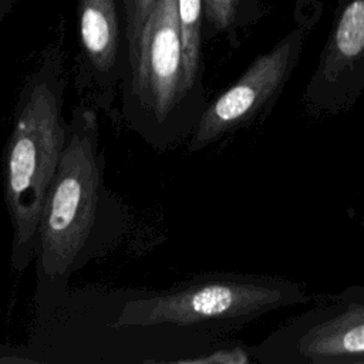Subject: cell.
<instances>
[{
  "instance_id": "obj_3",
  "label": "cell",
  "mask_w": 364,
  "mask_h": 364,
  "mask_svg": "<svg viewBox=\"0 0 364 364\" xmlns=\"http://www.w3.org/2000/svg\"><path fill=\"white\" fill-rule=\"evenodd\" d=\"M310 300L304 283L283 276L212 272L128 300L112 327L176 326L218 340L272 311Z\"/></svg>"
},
{
  "instance_id": "obj_11",
  "label": "cell",
  "mask_w": 364,
  "mask_h": 364,
  "mask_svg": "<svg viewBox=\"0 0 364 364\" xmlns=\"http://www.w3.org/2000/svg\"><path fill=\"white\" fill-rule=\"evenodd\" d=\"M155 0H124L127 48L135 46Z\"/></svg>"
},
{
  "instance_id": "obj_1",
  "label": "cell",
  "mask_w": 364,
  "mask_h": 364,
  "mask_svg": "<svg viewBox=\"0 0 364 364\" xmlns=\"http://www.w3.org/2000/svg\"><path fill=\"white\" fill-rule=\"evenodd\" d=\"M105 158L97 112L78 104L68 119L64 151L44 199L36 245V304L57 307L68 282L97 253L108 222Z\"/></svg>"
},
{
  "instance_id": "obj_4",
  "label": "cell",
  "mask_w": 364,
  "mask_h": 364,
  "mask_svg": "<svg viewBox=\"0 0 364 364\" xmlns=\"http://www.w3.org/2000/svg\"><path fill=\"white\" fill-rule=\"evenodd\" d=\"M127 63L119 114L128 128L156 151L188 139L206 105L185 84L176 0H155Z\"/></svg>"
},
{
  "instance_id": "obj_13",
  "label": "cell",
  "mask_w": 364,
  "mask_h": 364,
  "mask_svg": "<svg viewBox=\"0 0 364 364\" xmlns=\"http://www.w3.org/2000/svg\"><path fill=\"white\" fill-rule=\"evenodd\" d=\"M361 225H363V226H364V220H363V222H361Z\"/></svg>"
},
{
  "instance_id": "obj_8",
  "label": "cell",
  "mask_w": 364,
  "mask_h": 364,
  "mask_svg": "<svg viewBox=\"0 0 364 364\" xmlns=\"http://www.w3.org/2000/svg\"><path fill=\"white\" fill-rule=\"evenodd\" d=\"M80 38L91 70L85 88L88 101L108 112L115 100L119 48L118 18L114 0H81Z\"/></svg>"
},
{
  "instance_id": "obj_7",
  "label": "cell",
  "mask_w": 364,
  "mask_h": 364,
  "mask_svg": "<svg viewBox=\"0 0 364 364\" xmlns=\"http://www.w3.org/2000/svg\"><path fill=\"white\" fill-rule=\"evenodd\" d=\"M364 91V0H348L301 94L311 118L348 112Z\"/></svg>"
},
{
  "instance_id": "obj_2",
  "label": "cell",
  "mask_w": 364,
  "mask_h": 364,
  "mask_svg": "<svg viewBox=\"0 0 364 364\" xmlns=\"http://www.w3.org/2000/svg\"><path fill=\"white\" fill-rule=\"evenodd\" d=\"M64 91L60 63L46 58L20 90L4 144L3 193L13 229L10 266L17 273L34 262L44 199L65 146Z\"/></svg>"
},
{
  "instance_id": "obj_9",
  "label": "cell",
  "mask_w": 364,
  "mask_h": 364,
  "mask_svg": "<svg viewBox=\"0 0 364 364\" xmlns=\"http://www.w3.org/2000/svg\"><path fill=\"white\" fill-rule=\"evenodd\" d=\"M182 38L183 75L188 91L202 104L206 102L200 80V38L203 0H176Z\"/></svg>"
},
{
  "instance_id": "obj_10",
  "label": "cell",
  "mask_w": 364,
  "mask_h": 364,
  "mask_svg": "<svg viewBox=\"0 0 364 364\" xmlns=\"http://www.w3.org/2000/svg\"><path fill=\"white\" fill-rule=\"evenodd\" d=\"M178 363L192 364H255L250 346L240 341H218L200 355L178 360Z\"/></svg>"
},
{
  "instance_id": "obj_12",
  "label": "cell",
  "mask_w": 364,
  "mask_h": 364,
  "mask_svg": "<svg viewBox=\"0 0 364 364\" xmlns=\"http://www.w3.org/2000/svg\"><path fill=\"white\" fill-rule=\"evenodd\" d=\"M240 0H203L206 17L216 30H228L235 18Z\"/></svg>"
},
{
  "instance_id": "obj_5",
  "label": "cell",
  "mask_w": 364,
  "mask_h": 364,
  "mask_svg": "<svg viewBox=\"0 0 364 364\" xmlns=\"http://www.w3.org/2000/svg\"><path fill=\"white\" fill-rule=\"evenodd\" d=\"M310 303L250 346L255 364H364V284L311 294Z\"/></svg>"
},
{
  "instance_id": "obj_6",
  "label": "cell",
  "mask_w": 364,
  "mask_h": 364,
  "mask_svg": "<svg viewBox=\"0 0 364 364\" xmlns=\"http://www.w3.org/2000/svg\"><path fill=\"white\" fill-rule=\"evenodd\" d=\"M309 28L294 27L206 104L188 138V152L202 151L270 115L300 60Z\"/></svg>"
}]
</instances>
